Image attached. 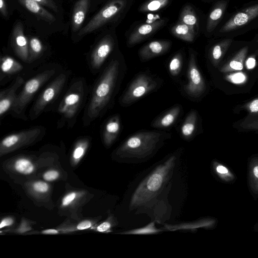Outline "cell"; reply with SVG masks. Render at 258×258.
<instances>
[{
	"label": "cell",
	"instance_id": "29",
	"mask_svg": "<svg viewBox=\"0 0 258 258\" xmlns=\"http://www.w3.org/2000/svg\"><path fill=\"white\" fill-rule=\"evenodd\" d=\"M88 146V139H81L77 142L72 153V159L74 162L78 163L84 156Z\"/></svg>",
	"mask_w": 258,
	"mask_h": 258
},
{
	"label": "cell",
	"instance_id": "35",
	"mask_svg": "<svg viewBox=\"0 0 258 258\" xmlns=\"http://www.w3.org/2000/svg\"><path fill=\"white\" fill-rule=\"evenodd\" d=\"M245 108L251 113H258V98L245 105Z\"/></svg>",
	"mask_w": 258,
	"mask_h": 258
},
{
	"label": "cell",
	"instance_id": "11",
	"mask_svg": "<svg viewBox=\"0 0 258 258\" xmlns=\"http://www.w3.org/2000/svg\"><path fill=\"white\" fill-rule=\"evenodd\" d=\"M258 16V4L238 12L221 28L220 32H228L242 27Z\"/></svg>",
	"mask_w": 258,
	"mask_h": 258
},
{
	"label": "cell",
	"instance_id": "28",
	"mask_svg": "<svg viewBox=\"0 0 258 258\" xmlns=\"http://www.w3.org/2000/svg\"><path fill=\"white\" fill-rule=\"evenodd\" d=\"M43 50V46L40 40L36 37L30 38L29 42V60L31 63L36 59L40 56Z\"/></svg>",
	"mask_w": 258,
	"mask_h": 258
},
{
	"label": "cell",
	"instance_id": "19",
	"mask_svg": "<svg viewBox=\"0 0 258 258\" xmlns=\"http://www.w3.org/2000/svg\"><path fill=\"white\" fill-rule=\"evenodd\" d=\"M248 50L247 46L242 48L232 59L220 69V72L228 73L242 70L243 69Z\"/></svg>",
	"mask_w": 258,
	"mask_h": 258
},
{
	"label": "cell",
	"instance_id": "16",
	"mask_svg": "<svg viewBox=\"0 0 258 258\" xmlns=\"http://www.w3.org/2000/svg\"><path fill=\"white\" fill-rule=\"evenodd\" d=\"M170 45V42L167 40L151 41L141 48L139 52L140 57L142 61L148 60L165 53Z\"/></svg>",
	"mask_w": 258,
	"mask_h": 258
},
{
	"label": "cell",
	"instance_id": "40",
	"mask_svg": "<svg viewBox=\"0 0 258 258\" xmlns=\"http://www.w3.org/2000/svg\"><path fill=\"white\" fill-rule=\"evenodd\" d=\"M216 172L221 176L229 175L228 169L222 165L218 164L215 166Z\"/></svg>",
	"mask_w": 258,
	"mask_h": 258
},
{
	"label": "cell",
	"instance_id": "22",
	"mask_svg": "<svg viewBox=\"0 0 258 258\" xmlns=\"http://www.w3.org/2000/svg\"><path fill=\"white\" fill-rule=\"evenodd\" d=\"M180 112V107L178 105L175 106L163 116L158 118L153 123L152 125L156 128H166L171 125L176 120Z\"/></svg>",
	"mask_w": 258,
	"mask_h": 258
},
{
	"label": "cell",
	"instance_id": "4",
	"mask_svg": "<svg viewBox=\"0 0 258 258\" xmlns=\"http://www.w3.org/2000/svg\"><path fill=\"white\" fill-rule=\"evenodd\" d=\"M55 74L54 69L44 70L27 81L10 110L12 115L25 119V111L27 105L39 89Z\"/></svg>",
	"mask_w": 258,
	"mask_h": 258
},
{
	"label": "cell",
	"instance_id": "41",
	"mask_svg": "<svg viewBox=\"0 0 258 258\" xmlns=\"http://www.w3.org/2000/svg\"><path fill=\"white\" fill-rule=\"evenodd\" d=\"M245 67L248 70L253 69L256 64V60L253 55L247 58L245 62Z\"/></svg>",
	"mask_w": 258,
	"mask_h": 258
},
{
	"label": "cell",
	"instance_id": "20",
	"mask_svg": "<svg viewBox=\"0 0 258 258\" xmlns=\"http://www.w3.org/2000/svg\"><path fill=\"white\" fill-rule=\"evenodd\" d=\"M27 9L35 14L41 19L47 22H52L55 20V17L43 8L40 5L34 0H18Z\"/></svg>",
	"mask_w": 258,
	"mask_h": 258
},
{
	"label": "cell",
	"instance_id": "5",
	"mask_svg": "<svg viewBox=\"0 0 258 258\" xmlns=\"http://www.w3.org/2000/svg\"><path fill=\"white\" fill-rule=\"evenodd\" d=\"M82 80L75 82L70 87L58 107V112L63 121L75 118L83 103L85 87Z\"/></svg>",
	"mask_w": 258,
	"mask_h": 258
},
{
	"label": "cell",
	"instance_id": "42",
	"mask_svg": "<svg viewBox=\"0 0 258 258\" xmlns=\"http://www.w3.org/2000/svg\"><path fill=\"white\" fill-rule=\"evenodd\" d=\"M111 226V224L109 222L106 221L100 224L97 227V230L99 232H106L109 230Z\"/></svg>",
	"mask_w": 258,
	"mask_h": 258
},
{
	"label": "cell",
	"instance_id": "18",
	"mask_svg": "<svg viewBox=\"0 0 258 258\" xmlns=\"http://www.w3.org/2000/svg\"><path fill=\"white\" fill-rule=\"evenodd\" d=\"M120 128V122L118 115H114L107 121L103 132V139L106 146H109L114 142Z\"/></svg>",
	"mask_w": 258,
	"mask_h": 258
},
{
	"label": "cell",
	"instance_id": "21",
	"mask_svg": "<svg viewBox=\"0 0 258 258\" xmlns=\"http://www.w3.org/2000/svg\"><path fill=\"white\" fill-rule=\"evenodd\" d=\"M196 30L189 25L178 22L171 29L172 33L176 37L187 42H192L196 36Z\"/></svg>",
	"mask_w": 258,
	"mask_h": 258
},
{
	"label": "cell",
	"instance_id": "30",
	"mask_svg": "<svg viewBox=\"0 0 258 258\" xmlns=\"http://www.w3.org/2000/svg\"><path fill=\"white\" fill-rule=\"evenodd\" d=\"M169 3V0H149L143 4L139 11L143 13L158 11L165 7Z\"/></svg>",
	"mask_w": 258,
	"mask_h": 258
},
{
	"label": "cell",
	"instance_id": "12",
	"mask_svg": "<svg viewBox=\"0 0 258 258\" xmlns=\"http://www.w3.org/2000/svg\"><path fill=\"white\" fill-rule=\"evenodd\" d=\"M114 40L110 35L104 37L94 47L90 59L93 70H98L103 64L114 47Z\"/></svg>",
	"mask_w": 258,
	"mask_h": 258
},
{
	"label": "cell",
	"instance_id": "15",
	"mask_svg": "<svg viewBox=\"0 0 258 258\" xmlns=\"http://www.w3.org/2000/svg\"><path fill=\"white\" fill-rule=\"evenodd\" d=\"M164 20H158L139 26L130 36L128 45H134L147 38L160 28L164 24Z\"/></svg>",
	"mask_w": 258,
	"mask_h": 258
},
{
	"label": "cell",
	"instance_id": "33",
	"mask_svg": "<svg viewBox=\"0 0 258 258\" xmlns=\"http://www.w3.org/2000/svg\"><path fill=\"white\" fill-rule=\"evenodd\" d=\"M160 231L155 227L154 222H152L144 227L125 231L123 233L125 234H151L158 233Z\"/></svg>",
	"mask_w": 258,
	"mask_h": 258
},
{
	"label": "cell",
	"instance_id": "37",
	"mask_svg": "<svg viewBox=\"0 0 258 258\" xmlns=\"http://www.w3.org/2000/svg\"><path fill=\"white\" fill-rule=\"evenodd\" d=\"M40 5H43L52 9L54 12L58 11L57 6L53 0H34Z\"/></svg>",
	"mask_w": 258,
	"mask_h": 258
},
{
	"label": "cell",
	"instance_id": "6",
	"mask_svg": "<svg viewBox=\"0 0 258 258\" xmlns=\"http://www.w3.org/2000/svg\"><path fill=\"white\" fill-rule=\"evenodd\" d=\"M66 75L60 74L45 88L30 110L29 116L31 120L37 118L44 109L56 99L66 84Z\"/></svg>",
	"mask_w": 258,
	"mask_h": 258
},
{
	"label": "cell",
	"instance_id": "38",
	"mask_svg": "<svg viewBox=\"0 0 258 258\" xmlns=\"http://www.w3.org/2000/svg\"><path fill=\"white\" fill-rule=\"evenodd\" d=\"M59 173L55 170H49L43 174V178L46 181H53L58 178Z\"/></svg>",
	"mask_w": 258,
	"mask_h": 258
},
{
	"label": "cell",
	"instance_id": "14",
	"mask_svg": "<svg viewBox=\"0 0 258 258\" xmlns=\"http://www.w3.org/2000/svg\"><path fill=\"white\" fill-rule=\"evenodd\" d=\"M24 79L18 76L9 87L0 93V116L2 117L10 110L14 104L18 95L16 92L24 83Z\"/></svg>",
	"mask_w": 258,
	"mask_h": 258
},
{
	"label": "cell",
	"instance_id": "46",
	"mask_svg": "<svg viewBox=\"0 0 258 258\" xmlns=\"http://www.w3.org/2000/svg\"><path fill=\"white\" fill-rule=\"evenodd\" d=\"M43 234H58V231L57 230L53 229H46L45 230H43L42 232Z\"/></svg>",
	"mask_w": 258,
	"mask_h": 258
},
{
	"label": "cell",
	"instance_id": "44",
	"mask_svg": "<svg viewBox=\"0 0 258 258\" xmlns=\"http://www.w3.org/2000/svg\"><path fill=\"white\" fill-rule=\"evenodd\" d=\"M13 219L11 218L3 219L1 223L0 228L2 229L4 227L10 226L13 224Z\"/></svg>",
	"mask_w": 258,
	"mask_h": 258
},
{
	"label": "cell",
	"instance_id": "13",
	"mask_svg": "<svg viewBox=\"0 0 258 258\" xmlns=\"http://www.w3.org/2000/svg\"><path fill=\"white\" fill-rule=\"evenodd\" d=\"M11 42L16 54L23 61L28 63L29 43L24 35L23 26L21 22H18L14 27Z\"/></svg>",
	"mask_w": 258,
	"mask_h": 258
},
{
	"label": "cell",
	"instance_id": "17",
	"mask_svg": "<svg viewBox=\"0 0 258 258\" xmlns=\"http://www.w3.org/2000/svg\"><path fill=\"white\" fill-rule=\"evenodd\" d=\"M90 6V0H79L74 7L72 17V30L77 32L81 27Z\"/></svg>",
	"mask_w": 258,
	"mask_h": 258
},
{
	"label": "cell",
	"instance_id": "31",
	"mask_svg": "<svg viewBox=\"0 0 258 258\" xmlns=\"http://www.w3.org/2000/svg\"><path fill=\"white\" fill-rule=\"evenodd\" d=\"M182 63V57L181 53H178L171 59L169 63V71L173 76H177L180 73Z\"/></svg>",
	"mask_w": 258,
	"mask_h": 258
},
{
	"label": "cell",
	"instance_id": "1",
	"mask_svg": "<svg viewBox=\"0 0 258 258\" xmlns=\"http://www.w3.org/2000/svg\"><path fill=\"white\" fill-rule=\"evenodd\" d=\"M119 68V61L111 60L94 86L83 117L85 125L99 116L108 104L116 86Z\"/></svg>",
	"mask_w": 258,
	"mask_h": 258
},
{
	"label": "cell",
	"instance_id": "9",
	"mask_svg": "<svg viewBox=\"0 0 258 258\" xmlns=\"http://www.w3.org/2000/svg\"><path fill=\"white\" fill-rule=\"evenodd\" d=\"M156 86V82L151 77L140 74L132 81L121 102L123 104H131L153 90Z\"/></svg>",
	"mask_w": 258,
	"mask_h": 258
},
{
	"label": "cell",
	"instance_id": "39",
	"mask_svg": "<svg viewBox=\"0 0 258 258\" xmlns=\"http://www.w3.org/2000/svg\"><path fill=\"white\" fill-rule=\"evenodd\" d=\"M76 197V194L75 192H71L67 195L62 200V205L63 206L69 205L74 201Z\"/></svg>",
	"mask_w": 258,
	"mask_h": 258
},
{
	"label": "cell",
	"instance_id": "43",
	"mask_svg": "<svg viewBox=\"0 0 258 258\" xmlns=\"http://www.w3.org/2000/svg\"><path fill=\"white\" fill-rule=\"evenodd\" d=\"M92 225L91 223L89 221H84L80 222L77 227L78 230H85L89 228Z\"/></svg>",
	"mask_w": 258,
	"mask_h": 258
},
{
	"label": "cell",
	"instance_id": "34",
	"mask_svg": "<svg viewBox=\"0 0 258 258\" xmlns=\"http://www.w3.org/2000/svg\"><path fill=\"white\" fill-rule=\"evenodd\" d=\"M226 80L234 84H242L246 81V76L242 73H237L227 75Z\"/></svg>",
	"mask_w": 258,
	"mask_h": 258
},
{
	"label": "cell",
	"instance_id": "7",
	"mask_svg": "<svg viewBox=\"0 0 258 258\" xmlns=\"http://www.w3.org/2000/svg\"><path fill=\"white\" fill-rule=\"evenodd\" d=\"M45 133L43 126H36L18 132L5 137L1 141V154L11 151L40 139Z\"/></svg>",
	"mask_w": 258,
	"mask_h": 258
},
{
	"label": "cell",
	"instance_id": "48",
	"mask_svg": "<svg viewBox=\"0 0 258 258\" xmlns=\"http://www.w3.org/2000/svg\"><path fill=\"white\" fill-rule=\"evenodd\" d=\"M257 43H258V40H257Z\"/></svg>",
	"mask_w": 258,
	"mask_h": 258
},
{
	"label": "cell",
	"instance_id": "10",
	"mask_svg": "<svg viewBox=\"0 0 258 258\" xmlns=\"http://www.w3.org/2000/svg\"><path fill=\"white\" fill-rule=\"evenodd\" d=\"M187 83L184 86L186 93L189 96L197 98L201 96L206 89L204 79L196 63L194 53L190 52L187 70Z\"/></svg>",
	"mask_w": 258,
	"mask_h": 258
},
{
	"label": "cell",
	"instance_id": "23",
	"mask_svg": "<svg viewBox=\"0 0 258 258\" xmlns=\"http://www.w3.org/2000/svg\"><path fill=\"white\" fill-rule=\"evenodd\" d=\"M232 42V39L223 40L215 44L210 51V59L214 66H216L226 52Z\"/></svg>",
	"mask_w": 258,
	"mask_h": 258
},
{
	"label": "cell",
	"instance_id": "25",
	"mask_svg": "<svg viewBox=\"0 0 258 258\" xmlns=\"http://www.w3.org/2000/svg\"><path fill=\"white\" fill-rule=\"evenodd\" d=\"M226 3L221 2L211 11L207 20L206 29L208 32H212L223 16Z\"/></svg>",
	"mask_w": 258,
	"mask_h": 258
},
{
	"label": "cell",
	"instance_id": "36",
	"mask_svg": "<svg viewBox=\"0 0 258 258\" xmlns=\"http://www.w3.org/2000/svg\"><path fill=\"white\" fill-rule=\"evenodd\" d=\"M34 190L39 192H45L48 190V184L42 181H37L33 184Z\"/></svg>",
	"mask_w": 258,
	"mask_h": 258
},
{
	"label": "cell",
	"instance_id": "24",
	"mask_svg": "<svg viewBox=\"0 0 258 258\" xmlns=\"http://www.w3.org/2000/svg\"><path fill=\"white\" fill-rule=\"evenodd\" d=\"M23 69V66L11 57L5 56L1 58V71L4 75H14L21 71Z\"/></svg>",
	"mask_w": 258,
	"mask_h": 258
},
{
	"label": "cell",
	"instance_id": "3",
	"mask_svg": "<svg viewBox=\"0 0 258 258\" xmlns=\"http://www.w3.org/2000/svg\"><path fill=\"white\" fill-rule=\"evenodd\" d=\"M163 139L157 132H141L127 138L118 148L116 154L121 158L141 159L153 153Z\"/></svg>",
	"mask_w": 258,
	"mask_h": 258
},
{
	"label": "cell",
	"instance_id": "27",
	"mask_svg": "<svg viewBox=\"0 0 258 258\" xmlns=\"http://www.w3.org/2000/svg\"><path fill=\"white\" fill-rule=\"evenodd\" d=\"M180 22L194 27L196 31L198 30V22L197 15L192 7L186 5L182 10L180 15Z\"/></svg>",
	"mask_w": 258,
	"mask_h": 258
},
{
	"label": "cell",
	"instance_id": "32",
	"mask_svg": "<svg viewBox=\"0 0 258 258\" xmlns=\"http://www.w3.org/2000/svg\"><path fill=\"white\" fill-rule=\"evenodd\" d=\"M15 168L19 172L28 174L33 172L34 166L29 160L21 158L18 159L15 163Z\"/></svg>",
	"mask_w": 258,
	"mask_h": 258
},
{
	"label": "cell",
	"instance_id": "47",
	"mask_svg": "<svg viewBox=\"0 0 258 258\" xmlns=\"http://www.w3.org/2000/svg\"><path fill=\"white\" fill-rule=\"evenodd\" d=\"M252 173L255 178L258 179V165L253 167L252 169Z\"/></svg>",
	"mask_w": 258,
	"mask_h": 258
},
{
	"label": "cell",
	"instance_id": "8",
	"mask_svg": "<svg viewBox=\"0 0 258 258\" xmlns=\"http://www.w3.org/2000/svg\"><path fill=\"white\" fill-rule=\"evenodd\" d=\"M125 5V0L110 1L80 30L78 35L82 36L97 30L117 15L124 8Z\"/></svg>",
	"mask_w": 258,
	"mask_h": 258
},
{
	"label": "cell",
	"instance_id": "26",
	"mask_svg": "<svg viewBox=\"0 0 258 258\" xmlns=\"http://www.w3.org/2000/svg\"><path fill=\"white\" fill-rule=\"evenodd\" d=\"M197 114L195 111H191L186 117L181 127V133L185 139H188L194 134L196 127Z\"/></svg>",
	"mask_w": 258,
	"mask_h": 258
},
{
	"label": "cell",
	"instance_id": "2",
	"mask_svg": "<svg viewBox=\"0 0 258 258\" xmlns=\"http://www.w3.org/2000/svg\"><path fill=\"white\" fill-rule=\"evenodd\" d=\"M175 160V156L170 157L141 182L132 196L131 209L146 204L159 193L172 173Z\"/></svg>",
	"mask_w": 258,
	"mask_h": 258
},
{
	"label": "cell",
	"instance_id": "45",
	"mask_svg": "<svg viewBox=\"0 0 258 258\" xmlns=\"http://www.w3.org/2000/svg\"><path fill=\"white\" fill-rule=\"evenodd\" d=\"M0 10L2 14L4 16H7V7L5 0H0Z\"/></svg>",
	"mask_w": 258,
	"mask_h": 258
}]
</instances>
